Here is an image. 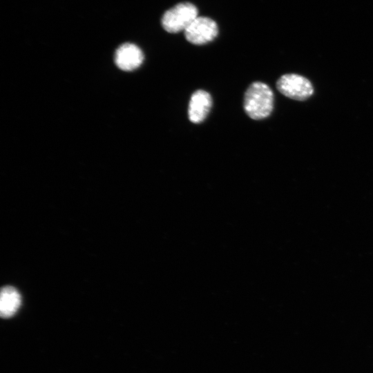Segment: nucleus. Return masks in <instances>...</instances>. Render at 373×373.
I'll use <instances>...</instances> for the list:
<instances>
[{"label": "nucleus", "instance_id": "f257e3e1", "mask_svg": "<svg viewBox=\"0 0 373 373\" xmlns=\"http://www.w3.org/2000/svg\"><path fill=\"white\" fill-rule=\"evenodd\" d=\"M274 95L268 85L255 82L245 91L243 106L251 119L259 120L270 115L274 108Z\"/></svg>", "mask_w": 373, "mask_h": 373}, {"label": "nucleus", "instance_id": "f03ea898", "mask_svg": "<svg viewBox=\"0 0 373 373\" xmlns=\"http://www.w3.org/2000/svg\"><path fill=\"white\" fill-rule=\"evenodd\" d=\"M198 9L190 2H182L166 10L161 19L163 28L168 32L185 30L198 17Z\"/></svg>", "mask_w": 373, "mask_h": 373}, {"label": "nucleus", "instance_id": "7ed1b4c3", "mask_svg": "<svg viewBox=\"0 0 373 373\" xmlns=\"http://www.w3.org/2000/svg\"><path fill=\"white\" fill-rule=\"evenodd\" d=\"M276 88L285 97L297 101L306 100L314 93L311 82L307 78L295 73L282 75L277 80Z\"/></svg>", "mask_w": 373, "mask_h": 373}, {"label": "nucleus", "instance_id": "20e7f679", "mask_svg": "<svg viewBox=\"0 0 373 373\" xmlns=\"http://www.w3.org/2000/svg\"><path fill=\"white\" fill-rule=\"evenodd\" d=\"M186 39L194 45H203L213 41L218 34L215 21L207 17H198L184 31Z\"/></svg>", "mask_w": 373, "mask_h": 373}, {"label": "nucleus", "instance_id": "39448f33", "mask_svg": "<svg viewBox=\"0 0 373 373\" xmlns=\"http://www.w3.org/2000/svg\"><path fill=\"white\" fill-rule=\"evenodd\" d=\"M144 55L142 50L136 45L126 43L121 45L116 50L115 62L117 66L125 71L133 70L142 64Z\"/></svg>", "mask_w": 373, "mask_h": 373}, {"label": "nucleus", "instance_id": "423d86ee", "mask_svg": "<svg viewBox=\"0 0 373 373\" xmlns=\"http://www.w3.org/2000/svg\"><path fill=\"white\" fill-rule=\"evenodd\" d=\"M212 106V98L210 94L203 90H195L191 96L188 116L189 120L194 124L202 122L208 115Z\"/></svg>", "mask_w": 373, "mask_h": 373}, {"label": "nucleus", "instance_id": "0eeeda50", "mask_svg": "<svg viewBox=\"0 0 373 373\" xmlns=\"http://www.w3.org/2000/svg\"><path fill=\"white\" fill-rule=\"evenodd\" d=\"M21 303L19 291L12 286H6L1 289L0 297V314L3 318L13 316Z\"/></svg>", "mask_w": 373, "mask_h": 373}]
</instances>
